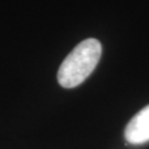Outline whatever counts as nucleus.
I'll list each match as a JSON object with an SVG mask.
<instances>
[{
    "label": "nucleus",
    "instance_id": "1",
    "mask_svg": "<svg viewBox=\"0 0 149 149\" xmlns=\"http://www.w3.org/2000/svg\"><path fill=\"white\" fill-rule=\"evenodd\" d=\"M102 44L96 39H86L75 47L64 59L58 72L60 85L73 88L90 76L101 59Z\"/></svg>",
    "mask_w": 149,
    "mask_h": 149
},
{
    "label": "nucleus",
    "instance_id": "2",
    "mask_svg": "<svg viewBox=\"0 0 149 149\" xmlns=\"http://www.w3.org/2000/svg\"><path fill=\"white\" fill-rule=\"evenodd\" d=\"M125 139L130 145H143L149 141V105L134 116L125 128Z\"/></svg>",
    "mask_w": 149,
    "mask_h": 149
}]
</instances>
